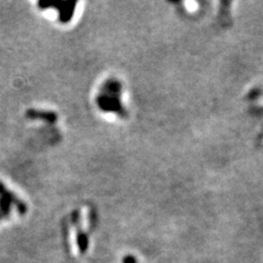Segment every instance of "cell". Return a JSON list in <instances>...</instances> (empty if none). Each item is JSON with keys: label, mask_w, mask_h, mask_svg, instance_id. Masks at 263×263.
Wrapping results in <instances>:
<instances>
[]
</instances>
